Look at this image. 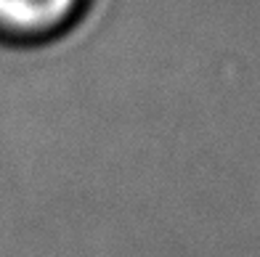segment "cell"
Here are the masks:
<instances>
[{"instance_id":"cell-1","label":"cell","mask_w":260,"mask_h":257,"mask_svg":"<svg viewBox=\"0 0 260 257\" xmlns=\"http://www.w3.org/2000/svg\"><path fill=\"white\" fill-rule=\"evenodd\" d=\"M85 0H0V38L29 43L64 32Z\"/></svg>"}]
</instances>
